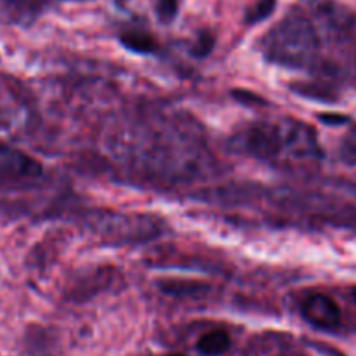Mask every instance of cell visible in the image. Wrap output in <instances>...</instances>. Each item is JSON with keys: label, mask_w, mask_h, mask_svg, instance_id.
Masks as SVG:
<instances>
[{"label": "cell", "mask_w": 356, "mask_h": 356, "mask_svg": "<svg viewBox=\"0 0 356 356\" xmlns=\"http://www.w3.org/2000/svg\"><path fill=\"white\" fill-rule=\"evenodd\" d=\"M44 167L28 153L0 141V190H23L40 181Z\"/></svg>", "instance_id": "3"}, {"label": "cell", "mask_w": 356, "mask_h": 356, "mask_svg": "<svg viewBox=\"0 0 356 356\" xmlns=\"http://www.w3.org/2000/svg\"><path fill=\"white\" fill-rule=\"evenodd\" d=\"M353 298H355V301H356V289L353 291Z\"/></svg>", "instance_id": "16"}, {"label": "cell", "mask_w": 356, "mask_h": 356, "mask_svg": "<svg viewBox=\"0 0 356 356\" xmlns=\"http://www.w3.org/2000/svg\"><path fill=\"white\" fill-rule=\"evenodd\" d=\"M163 292H169V294H177V296H184V294H195V289L198 287H205V285H198V284H184V282H167V284L162 285Z\"/></svg>", "instance_id": "12"}, {"label": "cell", "mask_w": 356, "mask_h": 356, "mask_svg": "<svg viewBox=\"0 0 356 356\" xmlns=\"http://www.w3.org/2000/svg\"><path fill=\"white\" fill-rule=\"evenodd\" d=\"M120 42L125 49L136 52V54H153L159 49V44H156L155 38L141 30L124 31L120 35Z\"/></svg>", "instance_id": "7"}, {"label": "cell", "mask_w": 356, "mask_h": 356, "mask_svg": "<svg viewBox=\"0 0 356 356\" xmlns=\"http://www.w3.org/2000/svg\"><path fill=\"white\" fill-rule=\"evenodd\" d=\"M320 51V35L312 17L301 10L287 14L263 38V54L287 68H309Z\"/></svg>", "instance_id": "2"}, {"label": "cell", "mask_w": 356, "mask_h": 356, "mask_svg": "<svg viewBox=\"0 0 356 356\" xmlns=\"http://www.w3.org/2000/svg\"><path fill=\"white\" fill-rule=\"evenodd\" d=\"M236 143L266 162H313L322 156L315 131L301 122H256L240 132Z\"/></svg>", "instance_id": "1"}, {"label": "cell", "mask_w": 356, "mask_h": 356, "mask_svg": "<svg viewBox=\"0 0 356 356\" xmlns=\"http://www.w3.org/2000/svg\"><path fill=\"white\" fill-rule=\"evenodd\" d=\"M229 346H232V337L225 330H212L204 334L197 343V350L204 356H219L226 353Z\"/></svg>", "instance_id": "6"}, {"label": "cell", "mask_w": 356, "mask_h": 356, "mask_svg": "<svg viewBox=\"0 0 356 356\" xmlns=\"http://www.w3.org/2000/svg\"><path fill=\"white\" fill-rule=\"evenodd\" d=\"M179 0H156V14L162 23H170L177 16Z\"/></svg>", "instance_id": "11"}, {"label": "cell", "mask_w": 356, "mask_h": 356, "mask_svg": "<svg viewBox=\"0 0 356 356\" xmlns=\"http://www.w3.org/2000/svg\"><path fill=\"white\" fill-rule=\"evenodd\" d=\"M301 313L308 323L322 330H334L341 323V309L332 298L325 294H312L305 299Z\"/></svg>", "instance_id": "5"}, {"label": "cell", "mask_w": 356, "mask_h": 356, "mask_svg": "<svg viewBox=\"0 0 356 356\" xmlns=\"http://www.w3.org/2000/svg\"><path fill=\"white\" fill-rule=\"evenodd\" d=\"M235 97L238 101H242V103H259V104H264V99H261L259 96H256V94L252 92H243V90H235Z\"/></svg>", "instance_id": "13"}, {"label": "cell", "mask_w": 356, "mask_h": 356, "mask_svg": "<svg viewBox=\"0 0 356 356\" xmlns=\"http://www.w3.org/2000/svg\"><path fill=\"white\" fill-rule=\"evenodd\" d=\"M320 120L327 122V125H339V122H346V117H339V115H320Z\"/></svg>", "instance_id": "14"}, {"label": "cell", "mask_w": 356, "mask_h": 356, "mask_svg": "<svg viewBox=\"0 0 356 356\" xmlns=\"http://www.w3.org/2000/svg\"><path fill=\"white\" fill-rule=\"evenodd\" d=\"M339 155L348 165H356V127H351L339 146Z\"/></svg>", "instance_id": "9"}, {"label": "cell", "mask_w": 356, "mask_h": 356, "mask_svg": "<svg viewBox=\"0 0 356 356\" xmlns=\"http://www.w3.org/2000/svg\"><path fill=\"white\" fill-rule=\"evenodd\" d=\"M275 7H277V0H257L245 14L247 24H257L263 19L270 17L273 14Z\"/></svg>", "instance_id": "8"}, {"label": "cell", "mask_w": 356, "mask_h": 356, "mask_svg": "<svg viewBox=\"0 0 356 356\" xmlns=\"http://www.w3.org/2000/svg\"><path fill=\"white\" fill-rule=\"evenodd\" d=\"M214 44V35H212L211 31H202L197 37V40H195L193 47H191V52H193L197 58H205V56H209L212 52Z\"/></svg>", "instance_id": "10"}, {"label": "cell", "mask_w": 356, "mask_h": 356, "mask_svg": "<svg viewBox=\"0 0 356 356\" xmlns=\"http://www.w3.org/2000/svg\"><path fill=\"white\" fill-rule=\"evenodd\" d=\"M169 356H184V355H181V353H174V355H169Z\"/></svg>", "instance_id": "15"}, {"label": "cell", "mask_w": 356, "mask_h": 356, "mask_svg": "<svg viewBox=\"0 0 356 356\" xmlns=\"http://www.w3.org/2000/svg\"><path fill=\"white\" fill-rule=\"evenodd\" d=\"M63 2L70 0H0V19L28 26Z\"/></svg>", "instance_id": "4"}]
</instances>
